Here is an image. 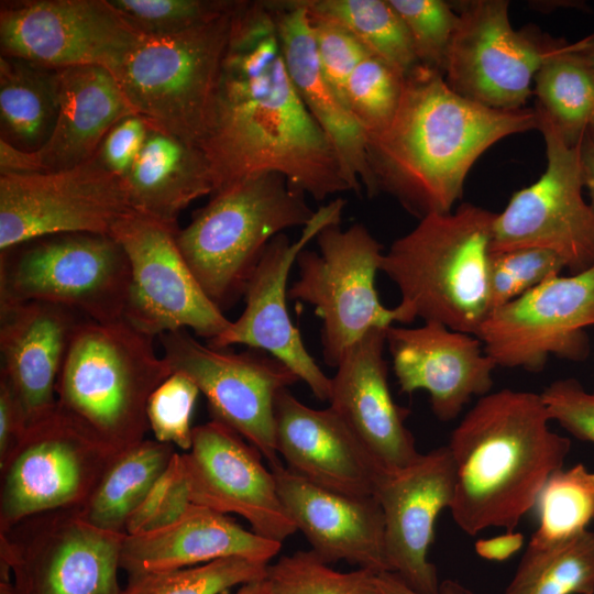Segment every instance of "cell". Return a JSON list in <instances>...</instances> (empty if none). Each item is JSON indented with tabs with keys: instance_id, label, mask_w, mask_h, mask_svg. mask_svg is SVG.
<instances>
[{
	"instance_id": "35",
	"label": "cell",
	"mask_w": 594,
	"mask_h": 594,
	"mask_svg": "<svg viewBox=\"0 0 594 594\" xmlns=\"http://www.w3.org/2000/svg\"><path fill=\"white\" fill-rule=\"evenodd\" d=\"M504 594H594V532L549 547L528 544Z\"/></svg>"
},
{
	"instance_id": "22",
	"label": "cell",
	"mask_w": 594,
	"mask_h": 594,
	"mask_svg": "<svg viewBox=\"0 0 594 594\" xmlns=\"http://www.w3.org/2000/svg\"><path fill=\"white\" fill-rule=\"evenodd\" d=\"M386 346L400 392L426 391L441 421L457 418L474 396L491 393L497 365L476 336L436 321L417 328L391 326Z\"/></svg>"
},
{
	"instance_id": "13",
	"label": "cell",
	"mask_w": 594,
	"mask_h": 594,
	"mask_svg": "<svg viewBox=\"0 0 594 594\" xmlns=\"http://www.w3.org/2000/svg\"><path fill=\"white\" fill-rule=\"evenodd\" d=\"M536 110L547 167L496 213L491 252L544 249L557 254L571 274L581 273L594 265V211L582 195L581 144L569 146L548 116Z\"/></svg>"
},
{
	"instance_id": "23",
	"label": "cell",
	"mask_w": 594,
	"mask_h": 594,
	"mask_svg": "<svg viewBox=\"0 0 594 594\" xmlns=\"http://www.w3.org/2000/svg\"><path fill=\"white\" fill-rule=\"evenodd\" d=\"M275 440L287 469L330 491L375 496L389 473L330 408H311L288 388L275 400Z\"/></svg>"
},
{
	"instance_id": "15",
	"label": "cell",
	"mask_w": 594,
	"mask_h": 594,
	"mask_svg": "<svg viewBox=\"0 0 594 594\" xmlns=\"http://www.w3.org/2000/svg\"><path fill=\"white\" fill-rule=\"evenodd\" d=\"M133 209L96 155L74 167L0 174V251L62 233L109 234Z\"/></svg>"
},
{
	"instance_id": "10",
	"label": "cell",
	"mask_w": 594,
	"mask_h": 594,
	"mask_svg": "<svg viewBox=\"0 0 594 594\" xmlns=\"http://www.w3.org/2000/svg\"><path fill=\"white\" fill-rule=\"evenodd\" d=\"M316 241L319 253L304 249L297 256L299 277L288 298L314 307L322 321L323 360L336 369L350 346L374 328L393 326L396 316L380 300L375 280L383 245L365 226L331 224Z\"/></svg>"
},
{
	"instance_id": "52",
	"label": "cell",
	"mask_w": 594,
	"mask_h": 594,
	"mask_svg": "<svg viewBox=\"0 0 594 594\" xmlns=\"http://www.w3.org/2000/svg\"><path fill=\"white\" fill-rule=\"evenodd\" d=\"M580 162L583 186L588 191L590 206L594 211V142L586 134L580 145Z\"/></svg>"
},
{
	"instance_id": "45",
	"label": "cell",
	"mask_w": 594,
	"mask_h": 594,
	"mask_svg": "<svg viewBox=\"0 0 594 594\" xmlns=\"http://www.w3.org/2000/svg\"><path fill=\"white\" fill-rule=\"evenodd\" d=\"M551 421L579 440L594 443V389L575 378H561L540 393Z\"/></svg>"
},
{
	"instance_id": "17",
	"label": "cell",
	"mask_w": 594,
	"mask_h": 594,
	"mask_svg": "<svg viewBox=\"0 0 594 594\" xmlns=\"http://www.w3.org/2000/svg\"><path fill=\"white\" fill-rule=\"evenodd\" d=\"M109 0H6L1 56L52 68L101 66L113 72L142 38Z\"/></svg>"
},
{
	"instance_id": "41",
	"label": "cell",
	"mask_w": 594,
	"mask_h": 594,
	"mask_svg": "<svg viewBox=\"0 0 594 594\" xmlns=\"http://www.w3.org/2000/svg\"><path fill=\"white\" fill-rule=\"evenodd\" d=\"M564 268L562 260L544 249L521 248L491 252V310L520 297L543 282L561 275Z\"/></svg>"
},
{
	"instance_id": "29",
	"label": "cell",
	"mask_w": 594,
	"mask_h": 594,
	"mask_svg": "<svg viewBox=\"0 0 594 594\" xmlns=\"http://www.w3.org/2000/svg\"><path fill=\"white\" fill-rule=\"evenodd\" d=\"M134 113L110 69H59L57 120L46 144L34 152L40 172L69 168L91 160L109 130Z\"/></svg>"
},
{
	"instance_id": "12",
	"label": "cell",
	"mask_w": 594,
	"mask_h": 594,
	"mask_svg": "<svg viewBox=\"0 0 594 594\" xmlns=\"http://www.w3.org/2000/svg\"><path fill=\"white\" fill-rule=\"evenodd\" d=\"M117 455L57 407L28 426L0 459V532L38 513L81 508Z\"/></svg>"
},
{
	"instance_id": "11",
	"label": "cell",
	"mask_w": 594,
	"mask_h": 594,
	"mask_svg": "<svg viewBox=\"0 0 594 594\" xmlns=\"http://www.w3.org/2000/svg\"><path fill=\"white\" fill-rule=\"evenodd\" d=\"M178 227L132 210L110 235L130 264L123 320L155 338L177 330L215 339L231 323L206 295L176 240Z\"/></svg>"
},
{
	"instance_id": "3",
	"label": "cell",
	"mask_w": 594,
	"mask_h": 594,
	"mask_svg": "<svg viewBox=\"0 0 594 594\" xmlns=\"http://www.w3.org/2000/svg\"><path fill=\"white\" fill-rule=\"evenodd\" d=\"M540 394L504 388L479 398L447 444L455 466L450 507L470 536L514 530L563 468L571 441L550 428Z\"/></svg>"
},
{
	"instance_id": "18",
	"label": "cell",
	"mask_w": 594,
	"mask_h": 594,
	"mask_svg": "<svg viewBox=\"0 0 594 594\" xmlns=\"http://www.w3.org/2000/svg\"><path fill=\"white\" fill-rule=\"evenodd\" d=\"M594 326V265L556 276L490 311L477 338L497 366L539 372L550 356L582 361Z\"/></svg>"
},
{
	"instance_id": "48",
	"label": "cell",
	"mask_w": 594,
	"mask_h": 594,
	"mask_svg": "<svg viewBox=\"0 0 594 594\" xmlns=\"http://www.w3.org/2000/svg\"><path fill=\"white\" fill-rule=\"evenodd\" d=\"M26 428V418L19 400L0 377V459L14 447Z\"/></svg>"
},
{
	"instance_id": "33",
	"label": "cell",
	"mask_w": 594,
	"mask_h": 594,
	"mask_svg": "<svg viewBox=\"0 0 594 594\" xmlns=\"http://www.w3.org/2000/svg\"><path fill=\"white\" fill-rule=\"evenodd\" d=\"M534 84L536 107L569 146L581 144L594 112V68L578 52L576 43H562L540 66Z\"/></svg>"
},
{
	"instance_id": "25",
	"label": "cell",
	"mask_w": 594,
	"mask_h": 594,
	"mask_svg": "<svg viewBox=\"0 0 594 594\" xmlns=\"http://www.w3.org/2000/svg\"><path fill=\"white\" fill-rule=\"evenodd\" d=\"M270 469L287 514L321 560L391 572L384 516L375 496H351L320 487L282 463Z\"/></svg>"
},
{
	"instance_id": "14",
	"label": "cell",
	"mask_w": 594,
	"mask_h": 594,
	"mask_svg": "<svg viewBox=\"0 0 594 594\" xmlns=\"http://www.w3.org/2000/svg\"><path fill=\"white\" fill-rule=\"evenodd\" d=\"M172 372L191 378L208 403L212 420L238 432L274 468L282 462L275 440V400L299 377L271 354L213 348L188 330L158 337Z\"/></svg>"
},
{
	"instance_id": "50",
	"label": "cell",
	"mask_w": 594,
	"mask_h": 594,
	"mask_svg": "<svg viewBox=\"0 0 594 594\" xmlns=\"http://www.w3.org/2000/svg\"><path fill=\"white\" fill-rule=\"evenodd\" d=\"M40 172L34 152L20 150L0 139V174Z\"/></svg>"
},
{
	"instance_id": "42",
	"label": "cell",
	"mask_w": 594,
	"mask_h": 594,
	"mask_svg": "<svg viewBox=\"0 0 594 594\" xmlns=\"http://www.w3.org/2000/svg\"><path fill=\"white\" fill-rule=\"evenodd\" d=\"M404 21L418 63L444 73L459 14L443 0H389Z\"/></svg>"
},
{
	"instance_id": "21",
	"label": "cell",
	"mask_w": 594,
	"mask_h": 594,
	"mask_svg": "<svg viewBox=\"0 0 594 594\" xmlns=\"http://www.w3.org/2000/svg\"><path fill=\"white\" fill-rule=\"evenodd\" d=\"M454 487L453 458L448 446H442L389 472L376 492L391 572L418 594H439L441 581L428 553L436 520L450 509Z\"/></svg>"
},
{
	"instance_id": "49",
	"label": "cell",
	"mask_w": 594,
	"mask_h": 594,
	"mask_svg": "<svg viewBox=\"0 0 594 594\" xmlns=\"http://www.w3.org/2000/svg\"><path fill=\"white\" fill-rule=\"evenodd\" d=\"M524 535L514 530H506L505 534L480 539L474 548L477 556L490 561H505L516 554L524 546Z\"/></svg>"
},
{
	"instance_id": "56",
	"label": "cell",
	"mask_w": 594,
	"mask_h": 594,
	"mask_svg": "<svg viewBox=\"0 0 594 594\" xmlns=\"http://www.w3.org/2000/svg\"><path fill=\"white\" fill-rule=\"evenodd\" d=\"M0 594H11L10 582L0 581Z\"/></svg>"
},
{
	"instance_id": "27",
	"label": "cell",
	"mask_w": 594,
	"mask_h": 594,
	"mask_svg": "<svg viewBox=\"0 0 594 594\" xmlns=\"http://www.w3.org/2000/svg\"><path fill=\"white\" fill-rule=\"evenodd\" d=\"M284 59L292 81L309 113L321 128L356 194L374 195L366 157V135L324 78L307 9L301 0H270Z\"/></svg>"
},
{
	"instance_id": "54",
	"label": "cell",
	"mask_w": 594,
	"mask_h": 594,
	"mask_svg": "<svg viewBox=\"0 0 594 594\" xmlns=\"http://www.w3.org/2000/svg\"><path fill=\"white\" fill-rule=\"evenodd\" d=\"M578 52L594 68V34L576 42Z\"/></svg>"
},
{
	"instance_id": "7",
	"label": "cell",
	"mask_w": 594,
	"mask_h": 594,
	"mask_svg": "<svg viewBox=\"0 0 594 594\" xmlns=\"http://www.w3.org/2000/svg\"><path fill=\"white\" fill-rule=\"evenodd\" d=\"M239 2L189 31L142 36L112 72L136 113L200 147Z\"/></svg>"
},
{
	"instance_id": "1",
	"label": "cell",
	"mask_w": 594,
	"mask_h": 594,
	"mask_svg": "<svg viewBox=\"0 0 594 594\" xmlns=\"http://www.w3.org/2000/svg\"><path fill=\"white\" fill-rule=\"evenodd\" d=\"M215 193L282 174L317 201L352 191L328 138L296 91L270 0H240L200 145Z\"/></svg>"
},
{
	"instance_id": "51",
	"label": "cell",
	"mask_w": 594,
	"mask_h": 594,
	"mask_svg": "<svg viewBox=\"0 0 594 594\" xmlns=\"http://www.w3.org/2000/svg\"><path fill=\"white\" fill-rule=\"evenodd\" d=\"M378 582L383 594H418L408 587L395 573H378ZM439 594H476L455 580L441 581Z\"/></svg>"
},
{
	"instance_id": "19",
	"label": "cell",
	"mask_w": 594,
	"mask_h": 594,
	"mask_svg": "<svg viewBox=\"0 0 594 594\" xmlns=\"http://www.w3.org/2000/svg\"><path fill=\"white\" fill-rule=\"evenodd\" d=\"M344 206L345 200L338 198L320 207L296 241H290L284 232L272 239L248 282L243 312L220 336L207 341L213 348L246 345L271 354L322 402L329 399L331 377L309 354L299 330L293 324L287 310V280L300 251L322 229L341 222Z\"/></svg>"
},
{
	"instance_id": "39",
	"label": "cell",
	"mask_w": 594,
	"mask_h": 594,
	"mask_svg": "<svg viewBox=\"0 0 594 594\" xmlns=\"http://www.w3.org/2000/svg\"><path fill=\"white\" fill-rule=\"evenodd\" d=\"M405 76L380 58L366 56L350 75L343 105L365 135L384 129L398 107Z\"/></svg>"
},
{
	"instance_id": "5",
	"label": "cell",
	"mask_w": 594,
	"mask_h": 594,
	"mask_svg": "<svg viewBox=\"0 0 594 594\" xmlns=\"http://www.w3.org/2000/svg\"><path fill=\"white\" fill-rule=\"evenodd\" d=\"M153 342L123 319H86L67 350L57 409L116 454L145 439L150 396L173 373Z\"/></svg>"
},
{
	"instance_id": "9",
	"label": "cell",
	"mask_w": 594,
	"mask_h": 594,
	"mask_svg": "<svg viewBox=\"0 0 594 594\" xmlns=\"http://www.w3.org/2000/svg\"><path fill=\"white\" fill-rule=\"evenodd\" d=\"M124 536L94 526L79 507L29 516L0 532V581L11 594H121Z\"/></svg>"
},
{
	"instance_id": "8",
	"label": "cell",
	"mask_w": 594,
	"mask_h": 594,
	"mask_svg": "<svg viewBox=\"0 0 594 594\" xmlns=\"http://www.w3.org/2000/svg\"><path fill=\"white\" fill-rule=\"evenodd\" d=\"M130 279L127 254L109 234H52L0 251V305L43 301L119 321Z\"/></svg>"
},
{
	"instance_id": "38",
	"label": "cell",
	"mask_w": 594,
	"mask_h": 594,
	"mask_svg": "<svg viewBox=\"0 0 594 594\" xmlns=\"http://www.w3.org/2000/svg\"><path fill=\"white\" fill-rule=\"evenodd\" d=\"M272 594H383L378 573L333 570L314 551H295L268 564Z\"/></svg>"
},
{
	"instance_id": "55",
	"label": "cell",
	"mask_w": 594,
	"mask_h": 594,
	"mask_svg": "<svg viewBox=\"0 0 594 594\" xmlns=\"http://www.w3.org/2000/svg\"><path fill=\"white\" fill-rule=\"evenodd\" d=\"M586 135L594 142V112H593L592 118L590 120V123H588V127H587V130H586Z\"/></svg>"
},
{
	"instance_id": "6",
	"label": "cell",
	"mask_w": 594,
	"mask_h": 594,
	"mask_svg": "<svg viewBox=\"0 0 594 594\" xmlns=\"http://www.w3.org/2000/svg\"><path fill=\"white\" fill-rule=\"evenodd\" d=\"M185 228L178 248L209 299L222 311L244 292L267 244L305 227L316 211L278 173L243 178L212 194Z\"/></svg>"
},
{
	"instance_id": "20",
	"label": "cell",
	"mask_w": 594,
	"mask_h": 594,
	"mask_svg": "<svg viewBox=\"0 0 594 594\" xmlns=\"http://www.w3.org/2000/svg\"><path fill=\"white\" fill-rule=\"evenodd\" d=\"M180 462L193 504L237 514L255 534L279 542L297 531L260 451L226 425L211 419L194 427Z\"/></svg>"
},
{
	"instance_id": "47",
	"label": "cell",
	"mask_w": 594,
	"mask_h": 594,
	"mask_svg": "<svg viewBox=\"0 0 594 594\" xmlns=\"http://www.w3.org/2000/svg\"><path fill=\"white\" fill-rule=\"evenodd\" d=\"M179 470V453H175L168 468L154 483L140 505L134 509L125 526L127 535L144 531L158 514Z\"/></svg>"
},
{
	"instance_id": "53",
	"label": "cell",
	"mask_w": 594,
	"mask_h": 594,
	"mask_svg": "<svg viewBox=\"0 0 594 594\" xmlns=\"http://www.w3.org/2000/svg\"><path fill=\"white\" fill-rule=\"evenodd\" d=\"M234 594H272V592L267 580L264 579L241 585Z\"/></svg>"
},
{
	"instance_id": "26",
	"label": "cell",
	"mask_w": 594,
	"mask_h": 594,
	"mask_svg": "<svg viewBox=\"0 0 594 594\" xmlns=\"http://www.w3.org/2000/svg\"><path fill=\"white\" fill-rule=\"evenodd\" d=\"M85 317L43 301L0 305V377L15 395L28 426L57 407V380Z\"/></svg>"
},
{
	"instance_id": "16",
	"label": "cell",
	"mask_w": 594,
	"mask_h": 594,
	"mask_svg": "<svg viewBox=\"0 0 594 594\" xmlns=\"http://www.w3.org/2000/svg\"><path fill=\"white\" fill-rule=\"evenodd\" d=\"M454 8V7H453ZM506 0H470L454 8L459 22L443 77L449 87L480 105L517 110L532 94L535 76L563 42L543 41L513 28Z\"/></svg>"
},
{
	"instance_id": "4",
	"label": "cell",
	"mask_w": 594,
	"mask_h": 594,
	"mask_svg": "<svg viewBox=\"0 0 594 594\" xmlns=\"http://www.w3.org/2000/svg\"><path fill=\"white\" fill-rule=\"evenodd\" d=\"M496 213L462 204L429 215L396 239L381 271L397 286L396 322L436 321L477 336L491 311L490 258Z\"/></svg>"
},
{
	"instance_id": "43",
	"label": "cell",
	"mask_w": 594,
	"mask_h": 594,
	"mask_svg": "<svg viewBox=\"0 0 594 594\" xmlns=\"http://www.w3.org/2000/svg\"><path fill=\"white\" fill-rule=\"evenodd\" d=\"M199 394L195 382L180 372H173L157 386L146 408L148 427L156 441L186 452L191 448V418Z\"/></svg>"
},
{
	"instance_id": "37",
	"label": "cell",
	"mask_w": 594,
	"mask_h": 594,
	"mask_svg": "<svg viewBox=\"0 0 594 594\" xmlns=\"http://www.w3.org/2000/svg\"><path fill=\"white\" fill-rule=\"evenodd\" d=\"M268 564L227 558L183 569L132 574L128 575L121 594H220L266 579Z\"/></svg>"
},
{
	"instance_id": "36",
	"label": "cell",
	"mask_w": 594,
	"mask_h": 594,
	"mask_svg": "<svg viewBox=\"0 0 594 594\" xmlns=\"http://www.w3.org/2000/svg\"><path fill=\"white\" fill-rule=\"evenodd\" d=\"M536 506L538 528L529 546H553L588 530L594 519V472L583 463L556 471L541 490Z\"/></svg>"
},
{
	"instance_id": "46",
	"label": "cell",
	"mask_w": 594,
	"mask_h": 594,
	"mask_svg": "<svg viewBox=\"0 0 594 594\" xmlns=\"http://www.w3.org/2000/svg\"><path fill=\"white\" fill-rule=\"evenodd\" d=\"M152 122L139 113L117 122L102 140L96 157L121 179L129 173L148 136Z\"/></svg>"
},
{
	"instance_id": "2",
	"label": "cell",
	"mask_w": 594,
	"mask_h": 594,
	"mask_svg": "<svg viewBox=\"0 0 594 594\" xmlns=\"http://www.w3.org/2000/svg\"><path fill=\"white\" fill-rule=\"evenodd\" d=\"M532 129H539L536 108L480 105L452 90L440 72L418 64L404 78L389 123L366 135L374 195H391L419 220L448 213L477 158L498 141Z\"/></svg>"
},
{
	"instance_id": "24",
	"label": "cell",
	"mask_w": 594,
	"mask_h": 594,
	"mask_svg": "<svg viewBox=\"0 0 594 594\" xmlns=\"http://www.w3.org/2000/svg\"><path fill=\"white\" fill-rule=\"evenodd\" d=\"M386 330L374 328L346 350L331 377L328 402L385 470L394 472L421 453L405 425L409 410L395 403L389 389Z\"/></svg>"
},
{
	"instance_id": "30",
	"label": "cell",
	"mask_w": 594,
	"mask_h": 594,
	"mask_svg": "<svg viewBox=\"0 0 594 594\" xmlns=\"http://www.w3.org/2000/svg\"><path fill=\"white\" fill-rule=\"evenodd\" d=\"M122 182L134 211L172 224L188 205L215 191L202 150L153 123Z\"/></svg>"
},
{
	"instance_id": "44",
	"label": "cell",
	"mask_w": 594,
	"mask_h": 594,
	"mask_svg": "<svg viewBox=\"0 0 594 594\" xmlns=\"http://www.w3.org/2000/svg\"><path fill=\"white\" fill-rule=\"evenodd\" d=\"M310 22L321 72L343 103V91L350 75L371 54L341 26L321 20L310 19Z\"/></svg>"
},
{
	"instance_id": "32",
	"label": "cell",
	"mask_w": 594,
	"mask_h": 594,
	"mask_svg": "<svg viewBox=\"0 0 594 594\" xmlns=\"http://www.w3.org/2000/svg\"><path fill=\"white\" fill-rule=\"evenodd\" d=\"M174 446L144 439L119 453L81 507L94 526L125 534L129 517L168 468Z\"/></svg>"
},
{
	"instance_id": "40",
	"label": "cell",
	"mask_w": 594,
	"mask_h": 594,
	"mask_svg": "<svg viewBox=\"0 0 594 594\" xmlns=\"http://www.w3.org/2000/svg\"><path fill=\"white\" fill-rule=\"evenodd\" d=\"M142 35L189 31L231 10L237 0H109Z\"/></svg>"
},
{
	"instance_id": "28",
	"label": "cell",
	"mask_w": 594,
	"mask_h": 594,
	"mask_svg": "<svg viewBox=\"0 0 594 594\" xmlns=\"http://www.w3.org/2000/svg\"><path fill=\"white\" fill-rule=\"evenodd\" d=\"M283 542L248 530L228 515L193 505L175 521L123 538L120 569L128 575L243 558L270 563Z\"/></svg>"
},
{
	"instance_id": "34",
	"label": "cell",
	"mask_w": 594,
	"mask_h": 594,
	"mask_svg": "<svg viewBox=\"0 0 594 594\" xmlns=\"http://www.w3.org/2000/svg\"><path fill=\"white\" fill-rule=\"evenodd\" d=\"M314 20L350 32L367 52L406 76L419 63L408 30L389 0H301Z\"/></svg>"
},
{
	"instance_id": "31",
	"label": "cell",
	"mask_w": 594,
	"mask_h": 594,
	"mask_svg": "<svg viewBox=\"0 0 594 594\" xmlns=\"http://www.w3.org/2000/svg\"><path fill=\"white\" fill-rule=\"evenodd\" d=\"M59 70L0 57V139L26 151L41 150L58 114Z\"/></svg>"
}]
</instances>
